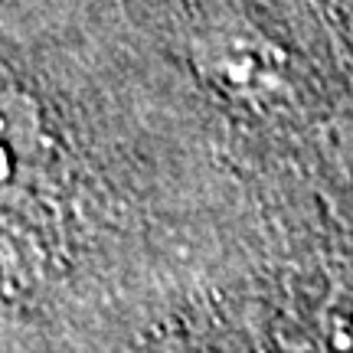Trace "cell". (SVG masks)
<instances>
[{
	"instance_id": "2",
	"label": "cell",
	"mask_w": 353,
	"mask_h": 353,
	"mask_svg": "<svg viewBox=\"0 0 353 353\" xmlns=\"http://www.w3.org/2000/svg\"><path fill=\"white\" fill-rule=\"evenodd\" d=\"M317 337L324 353H353V272L327 291L317 314Z\"/></svg>"
},
{
	"instance_id": "3",
	"label": "cell",
	"mask_w": 353,
	"mask_h": 353,
	"mask_svg": "<svg viewBox=\"0 0 353 353\" xmlns=\"http://www.w3.org/2000/svg\"><path fill=\"white\" fill-rule=\"evenodd\" d=\"M341 167L343 174H347V180L353 183V134L347 141H343V151H341Z\"/></svg>"
},
{
	"instance_id": "1",
	"label": "cell",
	"mask_w": 353,
	"mask_h": 353,
	"mask_svg": "<svg viewBox=\"0 0 353 353\" xmlns=\"http://www.w3.org/2000/svg\"><path fill=\"white\" fill-rule=\"evenodd\" d=\"M203 85L242 108H272L288 95V59L255 30H213L193 43Z\"/></svg>"
}]
</instances>
